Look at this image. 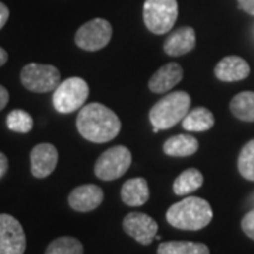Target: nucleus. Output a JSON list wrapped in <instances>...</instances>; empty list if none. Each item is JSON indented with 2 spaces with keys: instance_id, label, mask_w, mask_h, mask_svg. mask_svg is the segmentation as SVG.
<instances>
[{
  "instance_id": "1",
  "label": "nucleus",
  "mask_w": 254,
  "mask_h": 254,
  "mask_svg": "<svg viewBox=\"0 0 254 254\" xmlns=\"http://www.w3.org/2000/svg\"><path fill=\"white\" fill-rule=\"evenodd\" d=\"M78 131L85 140L92 143H108L120 131L118 115L102 103H89L82 106L76 119Z\"/></svg>"
},
{
  "instance_id": "2",
  "label": "nucleus",
  "mask_w": 254,
  "mask_h": 254,
  "mask_svg": "<svg viewBox=\"0 0 254 254\" xmlns=\"http://www.w3.org/2000/svg\"><path fill=\"white\" fill-rule=\"evenodd\" d=\"M167 222L180 230H200L206 227L213 218V210L208 200L198 196H188L174 203L167 210Z\"/></svg>"
},
{
  "instance_id": "3",
  "label": "nucleus",
  "mask_w": 254,
  "mask_h": 254,
  "mask_svg": "<svg viewBox=\"0 0 254 254\" xmlns=\"http://www.w3.org/2000/svg\"><path fill=\"white\" fill-rule=\"evenodd\" d=\"M190 109V96L184 91L173 92L158 100L150 110L153 131L167 130L182 122Z\"/></svg>"
},
{
  "instance_id": "4",
  "label": "nucleus",
  "mask_w": 254,
  "mask_h": 254,
  "mask_svg": "<svg viewBox=\"0 0 254 254\" xmlns=\"http://www.w3.org/2000/svg\"><path fill=\"white\" fill-rule=\"evenodd\" d=\"M178 17L177 0H145L143 18L145 27L154 34H165L174 27Z\"/></svg>"
},
{
  "instance_id": "5",
  "label": "nucleus",
  "mask_w": 254,
  "mask_h": 254,
  "mask_svg": "<svg viewBox=\"0 0 254 254\" xmlns=\"http://www.w3.org/2000/svg\"><path fill=\"white\" fill-rule=\"evenodd\" d=\"M89 96V86L82 78L73 76L66 81L60 82L53 95V103L60 113H72L81 109Z\"/></svg>"
},
{
  "instance_id": "6",
  "label": "nucleus",
  "mask_w": 254,
  "mask_h": 254,
  "mask_svg": "<svg viewBox=\"0 0 254 254\" xmlns=\"http://www.w3.org/2000/svg\"><path fill=\"white\" fill-rule=\"evenodd\" d=\"M131 165V153L125 145H115L100 154L95 164V175L102 181L120 178Z\"/></svg>"
},
{
  "instance_id": "7",
  "label": "nucleus",
  "mask_w": 254,
  "mask_h": 254,
  "mask_svg": "<svg viewBox=\"0 0 254 254\" xmlns=\"http://www.w3.org/2000/svg\"><path fill=\"white\" fill-rule=\"evenodd\" d=\"M23 86L36 93L55 91L61 82L60 71L53 65L46 64H27L20 73Z\"/></svg>"
},
{
  "instance_id": "8",
  "label": "nucleus",
  "mask_w": 254,
  "mask_h": 254,
  "mask_svg": "<svg viewBox=\"0 0 254 254\" xmlns=\"http://www.w3.org/2000/svg\"><path fill=\"white\" fill-rule=\"evenodd\" d=\"M113 28L105 18H93L85 23L75 34L76 46L85 51H99L109 44Z\"/></svg>"
},
{
  "instance_id": "9",
  "label": "nucleus",
  "mask_w": 254,
  "mask_h": 254,
  "mask_svg": "<svg viewBox=\"0 0 254 254\" xmlns=\"http://www.w3.org/2000/svg\"><path fill=\"white\" fill-rule=\"evenodd\" d=\"M26 233L17 219L0 213V254H24Z\"/></svg>"
},
{
  "instance_id": "10",
  "label": "nucleus",
  "mask_w": 254,
  "mask_h": 254,
  "mask_svg": "<svg viewBox=\"0 0 254 254\" xmlns=\"http://www.w3.org/2000/svg\"><path fill=\"white\" fill-rule=\"evenodd\" d=\"M123 229L140 245L148 246L157 236L158 225L154 219L141 212H131L123 219Z\"/></svg>"
},
{
  "instance_id": "11",
  "label": "nucleus",
  "mask_w": 254,
  "mask_h": 254,
  "mask_svg": "<svg viewBox=\"0 0 254 254\" xmlns=\"http://www.w3.org/2000/svg\"><path fill=\"white\" fill-rule=\"evenodd\" d=\"M30 160H31V174L36 178H46L54 173L58 163V151L53 144L41 143L31 150Z\"/></svg>"
},
{
  "instance_id": "12",
  "label": "nucleus",
  "mask_w": 254,
  "mask_h": 254,
  "mask_svg": "<svg viewBox=\"0 0 254 254\" xmlns=\"http://www.w3.org/2000/svg\"><path fill=\"white\" fill-rule=\"evenodd\" d=\"M103 202V190L98 185H81L69 193L68 203L76 212H91Z\"/></svg>"
},
{
  "instance_id": "13",
  "label": "nucleus",
  "mask_w": 254,
  "mask_h": 254,
  "mask_svg": "<svg viewBox=\"0 0 254 254\" xmlns=\"http://www.w3.org/2000/svg\"><path fill=\"white\" fill-rule=\"evenodd\" d=\"M184 76L182 66L177 63H168L163 65L160 69L148 81V89L154 93H165L173 89L175 85L181 82Z\"/></svg>"
},
{
  "instance_id": "14",
  "label": "nucleus",
  "mask_w": 254,
  "mask_h": 254,
  "mask_svg": "<svg viewBox=\"0 0 254 254\" xmlns=\"http://www.w3.org/2000/svg\"><path fill=\"white\" fill-rule=\"evenodd\" d=\"M215 75L219 81L237 82L246 79L250 75V66L242 57H225L215 66Z\"/></svg>"
},
{
  "instance_id": "15",
  "label": "nucleus",
  "mask_w": 254,
  "mask_h": 254,
  "mask_svg": "<svg viewBox=\"0 0 254 254\" xmlns=\"http://www.w3.org/2000/svg\"><path fill=\"white\" fill-rule=\"evenodd\" d=\"M196 44V34L192 27H181L171 33L164 43L165 54L181 57L190 53Z\"/></svg>"
},
{
  "instance_id": "16",
  "label": "nucleus",
  "mask_w": 254,
  "mask_h": 254,
  "mask_svg": "<svg viewBox=\"0 0 254 254\" xmlns=\"http://www.w3.org/2000/svg\"><path fill=\"white\" fill-rule=\"evenodd\" d=\"M122 200L127 206H141L150 198L148 184L144 178L127 180L122 187Z\"/></svg>"
},
{
  "instance_id": "17",
  "label": "nucleus",
  "mask_w": 254,
  "mask_h": 254,
  "mask_svg": "<svg viewBox=\"0 0 254 254\" xmlns=\"http://www.w3.org/2000/svg\"><path fill=\"white\" fill-rule=\"evenodd\" d=\"M164 153L170 157H190L199 148V143L190 134H178L170 137L163 145Z\"/></svg>"
},
{
  "instance_id": "18",
  "label": "nucleus",
  "mask_w": 254,
  "mask_h": 254,
  "mask_svg": "<svg viewBox=\"0 0 254 254\" xmlns=\"http://www.w3.org/2000/svg\"><path fill=\"white\" fill-rule=\"evenodd\" d=\"M215 125L213 113L206 108H195L182 119V127L187 131H206Z\"/></svg>"
},
{
  "instance_id": "19",
  "label": "nucleus",
  "mask_w": 254,
  "mask_h": 254,
  "mask_svg": "<svg viewBox=\"0 0 254 254\" xmlns=\"http://www.w3.org/2000/svg\"><path fill=\"white\" fill-rule=\"evenodd\" d=\"M203 184V175L196 168H190L181 173L174 181L173 190L175 195L184 196L190 195L193 190H199Z\"/></svg>"
},
{
  "instance_id": "20",
  "label": "nucleus",
  "mask_w": 254,
  "mask_h": 254,
  "mask_svg": "<svg viewBox=\"0 0 254 254\" xmlns=\"http://www.w3.org/2000/svg\"><path fill=\"white\" fill-rule=\"evenodd\" d=\"M230 112L243 122H254V92H240L230 102Z\"/></svg>"
},
{
  "instance_id": "21",
  "label": "nucleus",
  "mask_w": 254,
  "mask_h": 254,
  "mask_svg": "<svg viewBox=\"0 0 254 254\" xmlns=\"http://www.w3.org/2000/svg\"><path fill=\"white\" fill-rule=\"evenodd\" d=\"M157 254H210L209 247L195 242H164L158 246Z\"/></svg>"
},
{
  "instance_id": "22",
  "label": "nucleus",
  "mask_w": 254,
  "mask_h": 254,
  "mask_svg": "<svg viewBox=\"0 0 254 254\" xmlns=\"http://www.w3.org/2000/svg\"><path fill=\"white\" fill-rule=\"evenodd\" d=\"M46 254H83V246L75 237H58L48 245Z\"/></svg>"
},
{
  "instance_id": "23",
  "label": "nucleus",
  "mask_w": 254,
  "mask_h": 254,
  "mask_svg": "<svg viewBox=\"0 0 254 254\" xmlns=\"http://www.w3.org/2000/svg\"><path fill=\"white\" fill-rule=\"evenodd\" d=\"M237 168L243 178L254 181V138L242 148L237 158Z\"/></svg>"
},
{
  "instance_id": "24",
  "label": "nucleus",
  "mask_w": 254,
  "mask_h": 254,
  "mask_svg": "<svg viewBox=\"0 0 254 254\" xmlns=\"http://www.w3.org/2000/svg\"><path fill=\"white\" fill-rule=\"evenodd\" d=\"M6 123L11 131L16 133H28L33 128V118L26 110L14 109L10 112L6 119Z\"/></svg>"
},
{
  "instance_id": "25",
  "label": "nucleus",
  "mask_w": 254,
  "mask_h": 254,
  "mask_svg": "<svg viewBox=\"0 0 254 254\" xmlns=\"http://www.w3.org/2000/svg\"><path fill=\"white\" fill-rule=\"evenodd\" d=\"M242 229H243L246 236L254 240V209L247 212L245 218L242 219Z\"/></svg>"
},
{
  "instance_id": "26",
  "label": "nucleus",
  "mask_w": 254,
  "mask_h": 254,
  "mask_svg": "<svg viewBox=\"0 0 254 254\" xmlns=\"http://www.w3.org/2000/svg\"><path fill=\"white\" fill-rule=\"evenodd\" d=\"M239 7L246 11L247 14L254 16V0H237Z\"/></svg>"
},
{
  "instance_id": "27",
  "label": "nucleus",
  "mask_w": 254,
  "mask_h": 254,
  "mask_svg": "<svg viewBox=\"0 0 254 254\" xmlns=\"http://www.w3.org/2000/svg\"><path fill=\"white\" fill-rule=\"evenodd\" d=\"M9 16H10L9 7H7L4 3H1V1H0V30L4 27V24L7 23Z\"/></svg>"
},
{
  "instance_id": "28",
  "label": "nucleus",
  "mask_w": 254,
  "mask_h": 254,
  "mask_svg": "<svg viewBox=\"0 0 254 254\" xmlns=\"http://www.w3.org/2000/svg\"><path fill=\"white\" fill-rule=\"evenodd\" d=\"M9 92L7 89L3 86V85H0V110H3L6 106H7V103H9Z\"/></svg>"
},
{
  "instance_id": "29",
  "label": "nucleus",
  "mask_w": 254,
  "mask_h": 254,
  "mask_svg": "<svg viewBox=\"0 0 254 254\" xmlns=\"http://www.w3.org/2000/svg\"><path fill=\"white\" fill-rule=\"evenodd\" d=\"M7 170H9V160H7L6 155L0 151V178L7 173Z\"/></svg>"
},
{
  "instance_id": "30",
  "label": "nucleus",
  "mask_w": 254,
  "mask_h": 254,
  "mask_svg": "<svg viewBox=\"0 0 254 254\" xmlns=\"http://www.w3.org/2000/svg\"><path fill=\"white\" fill-rule=\"evenodd\" d=\"M7 60H9V55H7V51H6L4 48H1V47H0V66H1V65H4V64L7 63Z\"/></svg>"
}]
</instances>
